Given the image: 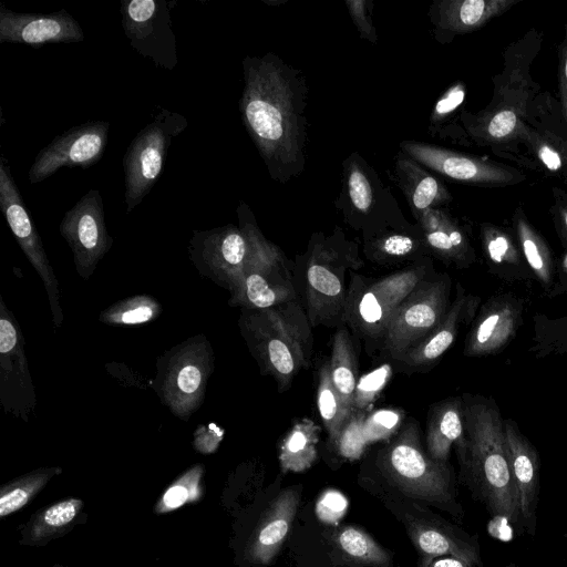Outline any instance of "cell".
<instances>
[{"mask_svg": "<svg viewBox=\"0 0 567 567\" xmlns=\"http://www.w3.org/2000/svg\"><path fill=\"white\" fill-rule=\"evenodd\" d=\"M300 262L303 308L311 327L343 324L347 275L364 266L359 244L348 239L339 227L330 235L315 233Z\"/></svg>", "mask_w": 567, "mask_h": 567, "instance_id": "obj_6", "label": "cell"}, {"mask_svg": "<svg viewBox=\"0 0 567 567\" xmlns=\"http://www.w3.org/2000/svg\"><path fill=\"white\" fill-rule=\"evenodd\" d=\"M367 413L368 411L352 410L334 444L330 446L341 457L350 461L358 460L369 446L363 434V422Z\"/></svg>", "mask_w": 567, "mask_h": 567, "instance_id": "obj_44", "label": "cell"}, {"mask_svg": "<svg viewBox=\"0 0 567 567\" xmlns=\"http://www.w3.org/2000/svg\"><path fill=\"white\" fill-rule=\"evenodd\" d=\"M301 491L300 484L282 489L264 511L244 547V559L248 564L272 563L296 517Z\"/></svg>", "mask_w": 567, "mask_h": 567, "instance_id": "obj_25", "label": "cell"}, {"mask_svg": "<svg viewBox=\"0 0 567 567\" xmlns=\"http://www.w3.org/2000/svg\"><path fill=\"white\" fill-rule=\"evenodd\" d=\"M465 443L464 401L451 396L431 405L426 416L425 449L439 462L447 463L452 446L455 451Z\"/></svg>", "mask_w": 567, "mask_h": 567, "instance_id": "obj_30", "label": "cell"}, {"mask_svg": "<svg viewBox=\"0 0 567 567\" xmlns=\"http://www.w3.org/2000/svg\"><path fill=\"white\" fill-rule=\"evenodd\" d=\"M243 68L244 126L270 176L284 183L299 175L306 163V82L274 53L246 56Z\"/></svg>", "mask_w": 567, "mask_h": 567, "instance_id": "obj_1", "label": "cell"}, {"mask_svg": "<svg viewBox=\"0 0 567 567\" xmlns=\"http://www.w3.org/2000/svg\"><path fill=\"white\" fill-rule=\"evenodd\" d=\"M358 483L379 499L403 525L416 549L417 567H425L440 556L460 558L471 567L483 566L477 534L467 533L458 525L433 512L430 506L403 496L361 467Z\"/></svg>", "mask_w": 567, "mask_h": 567, "instance_id": "obj_7", "label": "cell"}, {"mask_svg": "<svg viewBox=\"0 0 567 567\" xmlns=\"http://www.w3.org/2000/svg\"><path fill=\"white\" fill-rule=\"evenodd\" d=\"M24 339L11 311L0 299V401L7 413L29 420L37 405Z\"/></svg>", "mask_w": 567, "mask_h": 567, "instance_id": "obj_18", "label": "cell"}, {"mask_svg": "<svg viewBox=\"0 0 567 567\" xmlns=\"http://www.w3.org/2000/svg\"><path fill=\"white\" fill-rule=\"evenodd\" d=\"M516 238L533 276L547 290L554 286V259L544 237L528 221L520 207L513 216Z\"/></svg>", "mask_w": 567, "mask_h": 567, "instance_id": "obj_34", "label": "cell"}, {"mask_svg": "<svg viewBox=\"0 0 567 567\" xmlns=\"http://www.w3.org/2000/svg\"><path fill=\"white\" fill-rule=\"evenodd\" d=\"M503 567H520V566H518V565H516V564L511 563V564H507V565H505V566H503Z\"/></svg>", "mask_w": 567, "mask_h": 567, "instance_id": "obj_53", "label": "cell"}, {"mask_svg": "<svg viewBox=\"0 0 567 567\" xmlns=\"http://www.w3.org/2000/svg\"><path fill=\"white\" fill-rule=\"evenodd\" d=\"M342 189L337 206L346 221L367 239L389 227L410 224L378 174L358 153L343 162Z\"/></svg>", "mask_w": 567, "mask_h": 567, "instance_id": "obj_12", "label": "cell"}, {"mask_svg": "<svg viewBox=\"0 0 567 567\" xmlns=\"http://www.w3.org/2000/svg\"><path fill=\"white\" fill-rule=\"evenodd\" d=\"M205 466L194 464L179 474L161 494L154 505L156 515L171 513L186 504L198 502L205 494Z\"/></svg>", "mask_w": 567, "mask_h": 567, "instance_id": "obj_39", "label": "cell"}, {"mask_svg": "<svg viewBox=\"0 0 567 567\" xmlns=\"http://www.w3.org/2000/svg\"><path fill=\"white\" fill-rule=\"evenodd\" d=\"M416 223L421 227L432 256L458 269L468 268L476 260L465 231L445 210H425Z\"/></svg>", "mask_w": 567, "mask_h": 567, "instance_id": "obj_27", "label": "cell"}, {"mask_svg": "<svg viewBox=\"0 0 567 567\" xmlns=\"http://www.w3.org/2000/svg\"><path fill=\"white\" fill-rule=\"evenodd\" d=\"M524 302L512 293L492 296L482 305L465 338L468 358L494 355L515 339L523 322Z\"/></svg>", "mask_w": 567, "mask_h": 567, "instance_id": "obj_21", "label": "cell"}, {"mask_svg": "<svg viewBox=\"0 0 567 567\" xmlns=\"http://www.w3.org/2000/svg\"><path fill=\"white\" fill-rule=\"evenodd\" d=\"M481 240L488 267L494 275L507 281L533 277L518 241L516 243L506 230L484 223L481 225Z\"/></svg>", "mask_w": 567, "mask_h": 567, "instance_id": "obj_32", "label": "cell"}, {"mask_svg": "<svg viewBox=\"0 0 567 567\" xmlns=\"http://www.w3.org/2000/svg\"><path fill=\"white\" fill-rule=\"evenodd\" d=\"M188 125L179 113L159 107L152 121L132 140L123 156L124 200L131 213L157 182L175 137Z\"/></svg>", "mask_w": 567, "mask_h": 567, "instance_id": "obj_14", "label": "cell"}, {"mask_svg": "<svg viewBox=\"0 0 567 567\" xmlns=\"http://www.w3.org/2000/svg\"><path fill=\"white\" fill-rule=\"evenodd\" d=\"M109 130L107 121H89L56 135L34 157L29 182H42L62 167L89 168L96 164L106 150Z\"/></svg>", "mask_w": 567, "mask_h": 567, "instance_id": "obj_19", "label": "cell"}, {"mask_svg": "<svg viewBox=\"0 0 567 567\" xmlns=\"http://www.w3.org/2000/svg\"><path fill=\"white\" fill-rule=\"evenodd\" d=\"M465 443L455 451L460 481L492 519L522 534L516 488L505 445L504 420L492 398L462 394Z\"/></svg>", "mask_w": 567, "mask_h": 567, "instance_id": "obj_2", "label": "cell"}, {"mask_svg": "<svg viewBox=\"0 0 567 567\" xmlns=\"http://www.w3.org/2000/svg\"><path fill=\"white\" fill-rule=\"evenodd\" d=\"M425 567H471L464 560L453 556H440L430 561Z\"/></svg>", "mask_w": 567, "mask_h": 567, "instance_id": "obj_51", "label": "cell"}, {"mask_svg": "<svg viewBox=\"0 0 567 567\" xmlns=\"http://www.w3.org/2000/svg\"><path fill=\"white\" fill-rule=\"evenodd\" d=\"M480 297L467 293L457 282L455 298L441 323L408 351L394 368L408 374L430 370L453 344L461 326L472 323L480 309Z\"/></svg>", "mask_w": 567, "mask_h": 567, "instance_id": "obj_24", "label": "cell"}, {"mask_svg": "<svg viewBox=\"0 0 567 567\" xmlns=\"http://www.w3.org/2000/svg\"><path fill=\"white\" fill-rule=\"evenodd\" d=\"M391 374V364L384 363L368 374L360 377L354 390L352 410L368 411L369 406L388 383Z\"/></svg>", "mask_w": 567, "mask_h": 567, "instance_id": "obj_46", "label": "cell"}, {"mask_svg": "<svg viewBox=\"0 0 567 567\" xmlns=\"http://www.w3.org/2000/svg\"><path fill=\"white\" fill-rule=\"evenodd\" d=\"M466 96V86L462 81L453 83L436 101L430 116L429 134L447 138L451 120L456 115Z\"/></svg>", "mask_w": 567, "mask_h": 567, "instance_id": "obj_43", "label": "cell"}, {"mask_svg": "<svg viewBox=\"0 0 567 567\" xmlns=\"http://www.w3.org/2000/svg\"><path fill=\"white\" fill-rule=\"evenodd\" d=\"M400 147L424 167L451 179L489 186L511 185L524 179V175L512 167L441 146L403 141Z\"/></svg>", "mask_w": 567, "mask_h": 567, "instance_id": "obj_20", "label": "cell"}, {"mask_svg": "<svg viewBox=\"0 0 567 567\" xmlns=\"http://www.w3.org/2000/svg\"><path fill=\"white\" fill-rule=\"evenodd\" d=\"M362 251L369 261L380 266L414 264L432 256L417 223L389 227L363 239Z\"/></svg>", "mask_w": 567, "mask_h": 567, "instance_id": "obj_29", "label": "cell"}, {"mask_svg": "<svg viewBox=\"0 0 567 567\" xmlns=\"http://www.w3.org/2000/svg\"><path fill=\"white\" fill-rule=\"evenodd\" d=\"M534 346L529 351L537 358L567 353V316L549 319L537 313L534 317Z\"/></svg>", "mask_w": 567, "mask_h": 567, "instance_id": "obj_41", "label": "cell"}, {"mask_svg": "<svg viewBox=\"0 0 567 567\" xmlns=\"http://www.w3.org/2000/svg\"><path fill=\"white\" fill-rule=\"evenodd\" d=\"M224 431L215 424L199 426L194 433V449L204 454L214 453L223 440Z\"/></svg>", "mask_w": 567, "mask_h": 567, "instance_id": "obj_48", "label": "cell"}, {"mask_svg": "<svg viewBox=\"0 0 567 567\" xmlns=\"http://www.w3.org/2000/svg\"><path fill=\"white\" fill-rule=\"evenodd\" d=\"M84 502L68 497L39 508L18 527L19 544L28 547H43L56 540L84 523Z\"/></svg>", "mask_w": 567, "mask_h": 567, "instance_id": "obj_28", "label": "cell"}, {"mask_svg": "<svg viewBox=\"0 0 567 567\" xmlns=\"http://www.w3.org/2000/svg\"><path fill=\"white\" fill-rule=\"evenodd\" d=\"M415 419L404 421L399 432L367 452L361 468L375 475L403 496L450 514L462 523L453 466L433 460L422 441Z\"/></svg>", "mask_w": 567, "mask_h": 567, "instance_id": "obj_3", "label": "cell"}, {"mask_svg": "<svg viewBox=\"0 0 567 567\" xmlns=\"http://www.w3.org/2000/svg\"><path fill=\"white\" fill-rule=\"evenodd\" d=\"M52 567H66V566H63V565H53Z\"/></svg>", "mask_w": 567, "mask_h": 567, "instance_id": "obj_54", "label": "cell"}, {"mask_svg": "<svg viewBox=\"0 0 567 567\" xmlns=\"http://www.w3.org/2000/svg\"><path fill=\"white\" fill-rule=\"evenodd\" d=\"M84 39L76 19L65 9L53 13H20L0 4V43L45 44L76 43Z\"/></svg>", "mask_w": 567, "mask_h": 567, "instance_id": "obj_23", "label": "cell"}, {"mask_svg": "<svg viewBox=\"0 0 567 567\" xmlns=\"http://www.w3.org/2000/svg\"><path fill=\"white\" fill-rule=\"evenodd\" d=\"M561 266H563V270H564V272H565V274H566V276H567V251L565 252V255H564V257H563Z\"/></svg>", "mask_w": 567, "mask_h": 567, "instance_id": "obj_52", "label": "cell"}, {"mask_svg": "<svg viewBox=\"0 0 567 567\" xmlns=\"http://www.w3.org/2000/svg\"><path fill=\"white\" fill-rule=\"evenodd\" d=\"M394 176L415 219L427 209L441 208L452 198L440 179L402 151L395 157Z\"/></svg>", "mask_w": 567, "mask_h": 567, "instance_id": "obj_31", "label": "cell"}, {"mask_svg": "<svg viewBox=\"0 0 567 567\" xmlns=\"http://www.w3.org/2000/svg\"><path fill=\"white\" fill-rule=\"evenodd\" d=\"M350 17L352 18L361 38L377 43V31L372 24L371 6L372 1L348 0L346 1Z\"/></svg>", "mask_w": 567, "mask_h": 567, "instance_id": "obj_47", "label": "cell"}, {"mask_svg": "<svg viewBox=\"0 0 567 567\" xmlns=\"http://www.w3.org/2000/svg\"><path fill=\"white\" fill-rule=\"evenodd\" d=\"M520 0H440L434 1L429 16L435 39L449 43L455 35L481 29Z\"/></svg>", "mask_w": 567, "mask_h": 567, "instance_id": "obj_26", "label": "cell"}, {"mask_svg": "<svg viewBox=\"0 0 567 567\" xmlns=\"http://www.w3.org/2000/svg\"><path fill=\"white\" fill-rule=\"evenodd\" d=\"M520 140L526 142L539 162L553 173L567 169V142L560 137L532 128L527 123Z\"/></svg>", "mask_w": 567, "mask_h": 567, "instance_id": "obj_42", "label": "cell"}, {"mask_svg": "<svg viewBox=\"0 0 567 567\" xmlns=\"http://www.w3.org/2000/svg\"><path fill=\"white\" fill-rule=\"evenodd\" d=\"M162 313V305L148 295L120 300L100 313L99 320L110 326H136L151 322Z\"/></svg>", "mask_w": 567, "mask_h": 567, "instance_id": "obj_40", "label": "cell"}, {"mask_svg": "<svg viewBox=\"0 0 567 567\" xmlns=\"http://www.w3.org/2000/svg\"><path fill=\"white\" fill-rule=\"evenodd\" d=\"M452 279L433 269L405 298L390 319L379 353L399 362L443 320L451 305Z\"/></svg>", "mask_w": 567, "mask_h": 567, "instance_id": "obj_10", "label": "cell"}, {"mask_svg": "<svg viewBox=\"0 0 567 567\" xmlns=\"http://www.w3.org/2000/svg\"><path fill=\"white\" fill-rule=\"evenodd\" d=\"M59 230L73 254L76 272L89 279L113 243L106 229L100 190L84 194L64 214Z\"/></svg>", "mask_w": 567, "mask_h": 567, "instance_id": "obj_17", "label": "cell"}, {"mask_svg": "<svg viewBox=\"0 0 567 567\" xmlns=\"http://www.w3.org/2000/svg\"><path fill=\"white\" fill-rule=\"evenodd\" d=\"M359 344L344 324L336 329L329 358L331 378L349 410H352L354 390L359 381Z\"/></svg>", "mask_w": 567, "mask_h": 567, "instance_id": "obj_33", "label": "cell"}, {"mask_svg": "<svg viewBox=\"0 0 567 567\" xmlns=\"http://www.w3.org/2000/svg\"><path fill=\"white\" fill-rule=\"evenodd\" d=\"M404 411L380 409L367 413L363 434L369 445L388 441L395 435L404 423Z\"/></svg>", "mask_w": 567, "mask_h": 567, "instance_id": "obj_45", "label": "cell"}, {"mask_svg": "<svg viewBox=\"0 0 567 567\" xmlns=\"http://www.w3.org/2000/svg\"><path fill=\"white\" fill-rule=\"evenodd\" d=\"M296 300L300 297L291 262L256 226L251 254L229 306L255 310Z\"/></svg>", "mask_w": 567, "mask_h": 567, "instance_id": "obj_13", "label": "cell"}, {"mask_svg": "<svg viewBox=\"0 0 567 567\" xmlns=\"http://www.w3.org/2000/svg\"><path fill=\"white\" fill-rule=\"evenodd\" d=\"M507 457L516 488L522 534L534 536L540 483V460L534 444L512 419L504 420Z\"/></svg>", "mask_w": 567, "mask_h": 567, "instance_id": "obj_22", "label": "cell"}, {"mask_svg": "<svg viewBox=\"0 0 567 567\" xmlns=\"http://www.w3.org/2000/svg\"><path fill=\"white\" fill-rule=\"evenodd\" d=\"M176 1L121 0L122 28L138 54L165 70L178 62L171 10Z\"/></svg>", "mask_w": 567, "mask_h": 567, "instance_id": "obj_15", "label": "cell"}, {"mask_svg": "<svg viewBox=\"0 0 567 567\" xmlns=\"http://www.w3.org/2000/svg\"><path fill=\"white\" fill-rule=\"evenodd\" d=\"M240 333L258 364L260 374L271 377L279 393L311 363L313 336L300 300L266 309H241Z\"/></svg>", "mask_w": 567, "mask_h": 567, "instance_id": "obj_4", "label": "cell"}, {"mask_svg": "<svg viewBox=\"0 0 567 567\" xmlns=\"http://www.w3.org/2000/svg\"><path fill=\"white\" fill-rule=\"evenodd\" d=\"M214 361L213 348L204 334L192 337L158 357L153 389L178 419L188 421L202 405Z\"/></svg>", "mask_w": 567, "mask_h": 567, "instance_id": "obj_9", "label": "cell"}, {"mask_svg": "<svg viewBox=\"0 0 567 567\" xmlns=\"http://www.w3.org/2000/svg\"><path fill=\"white\" fill-rule=\"evenodd\" d=\"M239 226L228 224L208 230H195L189 256L198 272L219 287L234 292L252 249L255 217L245 203L237 209Z\"/></svg>", "mask_w": 567, "mask_h": 567, "instance_id": "obj_11", "label": "cell"}, {"mask_svg": "<svg viewBox=\"0 0 567 567\" xmlns=\"http://www.w3.org/2000/svg\"><path fill=\"white\" fill-rule=\"evenodd\" d=\"M558 91L560 112L567 126V24L558 51Z\"/></svg>", "mask_w": 567, "mask_h": 567, "instance_id": "obj_49", "label": "cell"}, {"mask_svg": "<svg viewBox=\"0 0 567 567\" xmlns=\"http://www.w3.org/2000/svg\"><path fill=\"white\" fill-rule=\"evenodd\" d=\"M556 207L555 216L557 228L560 236L567 240V198L559 200Z\"/></svg>", "mask_w": 567, "mask_h": 567, "instance_id": "obj_50", "label": "cell"}, {"mask_svg": "<svg viewBox=\"0 0 567 567\" xmlns=\"http://www.w3.org/2000/svg\"><path fill=\"white\" fill-rule=\"evenodd\" d=\"M317 408L332 446L352 410H349L336 389L329 360H324L318 371Z\"/></svg>", "mask_w": 567, "mask_h": 567, "instance_id": "obj_38", "label": "cell"}, {"mask_svg": "<svg viewBox=\"0 0 567 567\" xmlns=\"http://www.w3.org/2000/svg\"><path fill=\"white\" fill-rule=\"evenodd\" d=\"M60 466H43L6 482L0 486V517H7L27 506L54 477Z\"/></svg>", "mask_w": 567, "mask_h": 567, "instance_id": "obj_37", "label": "cell"}, {"mask_svg": "<svg viewBox=\"0 0 567 567\" xmlns=\"http://www.w3.org/2000/svg\"><path fill=\"white\" fill-rule=\"evenodd\" d=\"M434 269L431 257L410 264L380 277L350 275L343 312V324L365 352L374 357L399 306Z\"/></svg>", "mask_w": 567, "mask_h": 567, "instance_id": "obj_8", "label": "cell"}, {"mask_svg": "<svg viewBox=\"0 0 567 567\" xmlns=\"http://www.w3.org/2000/svg\"><path fill=\"white\" fill-rule=\"evenodd\" d=\"M319 433L320 427L308 417L292 424L278 449V461L282 473H300L315 463Z\"/></svg>", "mask_w": 567, "mask_h": 567, "instance_id": "obj_35", "label": "cell"}, {"mask_svg": "<svg viewBox=\"0 0 567 567\" xmlns=\"http://www.w3.org/2000/svg\"><path fill=\"white\" fill-rule=\"evenodd\" d=\"M0 207L17 243L43 281L53 323L61 327L63 313L56 276L3 155L0 163Z\"/></svg>", "mask_w": 567, "mask_h": 567, "instance_id": "obj_16", "label": "cell"}, {"mask_svg": "<svg viewBox=\"0 0 567 567\" xmlns=\"http://www.w3.org/2000/svg\"><path fill=\"white\" fill-rule=\"evenodd\" d=\"M540 47L534 30L511 45L504 70L497 74L491 102L476 114L463 110L460 121L466 135L480 145L520 140L538 85L529 76V65Z\"/></svg>", "mask_w": 567, "mask_h": 567, "instance_id": "obj_5", "label": "cell"}, {"mask_svg": "<svg viewBox=\"0 0 567 567\" xmlns=\"http://www.w3.org/2000/svg\"><path fill=\"white\" fill-rule=\"evenodd\" d=\"M334 543L343 558L358 567H393L391 551L360 527H341Z\"/></svg>", "mask_w": 567, "mask_h": 567, "instance_id": "obj_36", "label": "cell"}]
</instances>
